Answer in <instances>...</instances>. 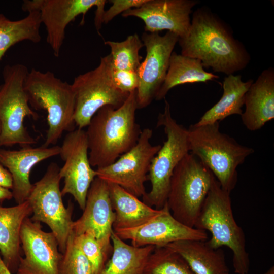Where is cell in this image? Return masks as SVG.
Segmentation results:
<instances>
[{
  "label": "cell",
  "mask_w": 274,
  "mask_h": 274,
  "mask_svg": "<svg viewBox=\"0 0 274 274\" xmlns=\"http://www.w3.org/2000/svg\"><path fill=\"white\" fill-rule=\"evenodd\" d=\"M178 42L181 54L199 60L204 68L227 76L245 68L251 60L232 29L206 6L193 13L187 33Z\"/></svg>",
  "instance_id": "obj_1"
},
{
  "label": "cell",
  "mask_w": 274,
  "mask_h": 274,
  "mask_svg": "<svg viewBox=\"0 0 274 274\" xmlns=\"http://www.w3.org/2000/svg\"><path fill=\"white\" fill-rule=\"evenodd\" d=\"M136 95L133 91L119 108L105 106L91 118L86 133L92 167L110 165L136 144L142 130L135 121Z\"/></svg>",
  "instance_id": "obj_2"
},
{
  "label": "cell",
  "mask_w": 274,
  "mask_h": 274,
  "mask_svg": "<svg viewBox=\"0 0 274 274\" xmlns=\"http://www.w3.org/2000/svg\"><path fill=\"white\" fill-rule=\"evenodd\" d=\"M190 153L196 156L213 174L222 189L230 193L237 181V167L254 152L222 133L219 122L191 125L187 129Z\"/></svg>",
  "instance_id": "obj_3"
},
{
  "label": "cell",
  "mask_w": 274,
  "mask_h": 274,
  "mask_svg": "<svg viewBox=\"0 0 274 274\" xmlns=\"http://www.w3.org/2000/svg\"><path fill=\"white\" fill-rule=\"evenodd\" d=\"M230 194L215 177L194 227L210 232L211 237L207 242L212 248L226 246L231 250L235 273L248 274L250 259L245 236L234 218Z\"/></svg>",
  "instance_id": "obj_4"
},
{
  "label": "cell",
  "mask_w": 274,
  "mask_h": 274,
  "mask_svg": "<svg viewBox=\"0 0 274 274\" xmlns=\"http://www.w3.org/2000/svg\"><path fill=\"white\" fill-rule=\"evenodd\" d=\"M30 106L47 113L46 140L42 145H55L65 131L75 129V95L72 84L50 71L32 68L24 82Z\"/></svg>",
  "instance_id": "obj_5"
},
{
  "label": "cell",
  "mask_w": 274,
  "mask_h": 274,
  "mask_svg": "<svg viewBox=\"0 0 274 274\" xmlns=\"http://www.w3.org/2000/svg\"><path fill=\"white\" fill-rule=\"evenodd\" d=\"M28 72L27 67L21 63L4 67L3 83L0 85V147L18 144L23 148L37 142L24 125L26 117L35 120L39 117L30 107L24 88Z\"/></svg>",
  "instance_id": "obj_6"
},
{
  "label": "cell",
  "mask_w": 274,
  "mask_h": 274,
  "mask_svg": "<svg viewBox=\"0 0 274 274\" xmlns=\"http://www.w3.org/2000/svg\"><path fill=\"white\" fill-rule=\"evenodd\" d=\"M215 176L196 156L187 154L175 168L166 204L173 217L194 227Z\"/></svg>",
  "instance_id": "obj_7"
},
{
  "label": "cell",
  "mask_w": 274,
  "mask_h": 274,
  "mask_svg": "<svg viewBox=\"0 0 274 274\" xmlns=\"http://www.w3.org/2000/svg\"><path fill=\"white\" fill-rule=\"evenodd\" d=\"M162 126L166 140L152 160L148 178L151 189L142 197L143 201L155 209L165 204L173 172L189 152L187 129L177 123L172 117L170 105L165 100L164 112L158 117L157 126Z\"/></svg>",
  "instance_id": "obj_8"
},
{
  "label": "cell",
  "mask_w": 274,
  "mask_h": 274,
  "mask_svg": "<svg viewBox=\"0 0 274 274\" xmlns=\"http://www.w3.org/2000/svg\"><path fill=\"white\" fill-rule=\"evenodd\" d=\"M110 54L101 57L97 67L75 78L72 88L75 95L74 122L79 129L87 127L94 114L102 107H121L130 93L114 85L111 78L113 68Z\"/></svg>",
  "instance_id": "obj_9"
},
{
  "label": "cell",
  "mask_w": 274,
  "mask_h": 274,
  "mask_svg": "<svg viewBox=\"0 0 274 274\" xmlns=\"http://www.w3.org/2000/svg\"><path fill=\"white\" fill-rule=\"evenodd\" d=\"M60 168L56 163H50L43 177L33 184L27 200L32 211L30 219L49 227L57 239L59 251L63 254L72 233L73 207L71 203L66 208L63 204L60 189Z\"/></svg>",
  "instance_id": "obj_10"
},
{
  "label": "cell",
  "mask_w": 274,
  "mask_h": 274,
  "mask_svg": "<svg viewBox=\"0 0 274 274\" xmlns=\"http://www.w3.org/2000/svg\"><path fill=\"white\" fill-rule=\"evenodd\" d=\"M152 130L146 128L140 134L136 144L109 165L96 168L97 177L108 183L116 184L136 196L147 193L144 183L152 159L161 145H152Z\"/></svg>",
  "instance_id": "obj_11"
},
{
  "label": "cell",
  "mask_w": 274,
  "mask_h": 274,
  "mask_svg": "<svg viewBox=\"0 0 274 274\" xmlns=\"http://www.w3.org/2000/svg\"><path fill=\"white\" fill-rule=\"evenodd\" d=\"M107 3L105 0H25L22 9L27 13L40 12L42 24L47 32V42L54 55L58 57L68 24L80 14L83 15L81 23L83 24L86 13L94 7H96L94 23L101 24Z\"/></svg>",
  "instance_id": "obj_12"
},
{
  "label": "cell",
  "mask_w": 274,
  "mask_h": 274,
  "mask_svg": "<svg viewBox=\"0 0 274 274\" xmlns=\"http://www.w3.org/2000/svg\"><path fill=\"white\" fill-rule=\"evenodd\" d=\"M178 39L179 37L170 31L163 36L158 32L143 33L146 56L136 71L139 79L136 90L138 109L147 107L155 98L165 80L169 59Z\"/></svg>",
  "instance_id": "obj_13"
},
{
  "label": "cell",
  "mask_w": 274,
  "mask_h": 274,
  "mask_svg": "<svg viewBox=\"0 0 274 274\" xmlns=\"http://www.w3.org/2000/svg\"><path fill=\"white\" fill-rule=\"evenodd\" d=\"M60 147L59 155L64 163L59 175L64 179L62 196L71 194L84 210L90 186L97 177L96 169L90 163L86 131L75 129L66 134Z\"/></svg>",
  "instance_id": "obj_14"
},
{
  "label": "cell",
  "mask_w": 274,
  "mask_h": 274,
  "mask_svg": "<svg viewBox=\"0 0 274 274\" xmlns=\"http://www.w3.org/2000/svg\"><path fill=\"white\" fill-rule=\"evenodd\" d=\"M20 241L24 257L16 274H59L62 254L52 232L44 231L40 222L28 217L22 225Z\"/></svg>",
  "instance_id": "obj_15"
},
{
  "label": "cell",
  "mask_w": 274,
  "mask_h": 274,
  "mask_svg": "<svg viewBox=\"0 0 274 274\" xmlns=\"http://www.w3.org/2000/svg\"><path fill=\"white\" fill-rule=\"evenodd\" d=\"M114 220L108 184L96 177L88 190L82 216L73 221L72 232L75 235L90 233L108 255L112 251L111 238Z\"/></svg>",
  "instance_id": "obj_16"
},
{
  "label": "cell",
  "mask_w": 274,
  "mask_h": 274,
  "mask_svg": "<svg viewBox=\"0 0 274 274\" xmlns=\"http://www.w3.org/2000/svg\"><path fill=\"white\" fill-rule=\"evenodd\" d=\"M122 239L136 247H163L180 241H207L206 231L185 225L171 214L166 202L158 216L138 227L113 231Z\"/></svg>",
  "instance_id": "obj_17"
},
{
  "label": "cell",
  "mask_w": 274,
  "mask_h": 274,
  "mask_svg": "<svg viewBox=\"0 0 274 274\" xmlns=\"http://www.w3.org/2000/svg\"><path fill=\"white\" fill-rule=\"evenodd\" d=\"M199 3L198 0H147L140 7L129 9L122 16L142 19L146 32L159 33L166 30L179 38L187 33L192 9Z\"/></svg>",
  "instance_id": "obj_18"
},
{
  "label": "cell",
  "mask_w": 274,
  "mask_h": 274,
  "mask_svg": "<svg viewBox=\"0 0 274 274\" xmlns=\"http://www.w3.org/2000/svg\"><path fill=\"white\" fill-rule=\"evenodd\" d=\"M60 147H23L18 150L0 149V163L10 173L13 197L18 204L26 201L33 187L29 176L38 163L59 155Z\"/></svg>",
  "instance_id": "obj_19"
},
{
  "label": "cell",
  "mask_w": 274,
  "mask_h": 274,
  "mask_svg": "<svg viewBox=\"0 0 274 274\" xmlns=\"http://www.w3.org/2000/svg\"><path fill=\"white\" fill-rule=\"evenodd\" d=\"M245 111L241 115L244 125L249 130L262 128L274 118V69L263 70L245 94Z\"/></svg>",
  "instance_id": "obj_20"
},
{
  "label": "cell",
  "mask_w": 274,
  "mask_h": 274,
  "mask_svg": "<svg viewBox=\"0 0 274 274\" xmlns=\"http://www.w3.org/2000/svg\"><path fill=\"white\" fill-rule=\"evenodd\" d=\"M32 213L27 200L14 207H0V254L4 264L12 274L17 272L21 257L22 225Z\"/></svg>",
  "instance_id": "obj_21"
},
{
  "label": "cell",
  "mask_w": 274,
  "mask_h": 274,
  "mask_svg": "<svg viewBox=\"0 0 274 274\" xmlns=\"http://www.w3.org/2000/svg\"><path fill=\"white\" fill-rule=\"evenodd\" d=\"M108 184L115 213L113 231L138 227L162 213L163 208L154 209L121 187L113 183Z\"/></svg>",
  "instance_id": "obj_22"
},
{
  "label": "cell",
  "mask_w": 274,
  "mask_h": 274,
  "mask_svg": "<svg viewBox=\"0 0 274 274\" xmlns=\"http://www.w3.org/2000/svg\"><path fill=\"white\" fill-rule=\"evenodd\" d=\"M166 246L180 254L195 274H229L223 250L207 241H180Z\"/></svg>",
  "instance_id": "obj_23"
},
{
  "label": "cell",
  "mask_w": 274,
  "mask_h": 274,
  "mask_svg": "<svg viewBox=\"0 0 274 274\" xmlns=\"http://www.w3.org/2000/svg\"><path fill=\"white\" fill-rule=\"evenodd\" d=\"M253 79L243 81L240 75H230L223 82V94L219 100L209 109L195 124L202 125L222 121L232 115H242L246 92Z\"/></svg>",
  "instance_id": "obj_24"
},
{
  "label": "cell",
  "mask_w": 274,
  "mask_h": 274,
  "mask_svg": "<svg viewBox=\"0 0 274 274\" xmlns=\"http://www.w3.org/2000/svg\"><path fill=\"white\" fill-rule=\"evenodd\" d=\"M111 239L112 256L100 274H144L148 259L155 247L128 245L114 231Z\"/></svg>",
  "instance_id": "obj_25"
},
{
  "label": "cell",
  "mask_w": 274,
  "mask_h": 274,
  "mask_svg": "<svg viewBox=\"0 0 274 274\" xmlns=\"http://www.w3.org/2000/svg\"><path fill=\"white\" fill-rule=\"evenodd\" d=\"M218 78V76L207 72L199 60L173 51L165 80L155 99L160 100L165 98L169 90L177 85L207 82Z\"/></svg>",
  "instance_id": "obj_26"
},
{
  "label": "cell",
  "mask_w": 274,
  "mask_h": 274,
  "mask_svg": "<svg viewBox=\"0 0 274 274\" xmlns=\"http://www.w3.org/2000/svg\"><path fill=\"white\" fill-rule=\"evenodd\" d=\"M40 13L37 11L17 20H11L0 13V62L8 50L24 41L38 43L41 40Z\"/></svg>",
  "instance_id": "obj_27"
},
{
  "label": "cell",
  "mask_w": 274,
  "mask_h": 274,
  "mask_svg": "<svg viewBox=\"0 0 274 274\" xmlns=\"http://www.w3.org/2000/svg\"><path fill=\"white\" fill-rule=\"evenodd\" d=\"M144 274H195L186 260L167 246L155 247L149 255Z\"/></svg>",
  "instance_id": "obj_28"
},
{
  "label": "cell",
  "mask_w": 274,
  "mask_h": 274,
  "mask_svg": "<svg viewBox=\"0 0 274 274\" xmlns=\"http://www.w3.org/2000/svg\"><path fill=\"white\" fill-rule=\"evenodd\" d=\"M105 45L111 48L114 68L136 72L139 68L142 57L139 54L140 50L144 46L139 36L131 35L123 41L105 42Z\"/></svg>",
  "instance_id": "obj_29"
},
{
  "label": "cell",
  "mask_w": 274,
  "mask_h": 274,
  "mask_svg": "<svg viewBox=\"0 0 274 274\" xmlns=\"http://www.w3.org/2000/svg\"><path fill=\"white\" fill-rule=\"evenodd\" d=\"M59 274H95L90 263L76 243L73 232L62 254Z\"/></svg>",
  "instance_id": "obj_30"
},
{
  "label": "cell",
  "mask_w": 274,
  "mask_h": 274,
  "mask_svg": "<svg viewBox=\"0 0 274 274\" xmlns=\"http://www.w3.org/2000/svg\"><path fill=\"white\" fill-rule=\"evenodd\" d=\"M74 235L76 243L90 263L95 274H100L106 263L108 255L90 233Z\"/></svg>",
  "instance_id": "obj_31"
},
{
  "label": "cell",
  "mask_w": 274,
  "mask_h": 274,
  "mask_svg": "<svg viewBox=\"0 0 274 274\" xmlns=\"http://www.w3.org/2000/svg\"><path fill=\"white\" fill-rule=\"evenodd\" d=\"M111 78L115 87L125 93H130L136 90L139 86V79L136 72L117 70L113 67Z\"/></svg>",
  "instance_id": "obj_32"
},
{
  "label": "cell",
  "mask_w": 274,
  "mask_h": 274,
  "mask_svg": "<svg viewBox=\"0 0 274 274\" xmlns=\"http://www.w3.org/2000/svg\"><path fill=\"white\" fill-rule=\"evenodd\" d=\"M147 0H111L112 5L103 14L102 23L107 24L115 16L126 11L142 6Z\"/></svg>",
  "instance_id": "obj_33"
},
{
  "label": "cell",
  "mask_w": 274,
  "mask_h": 274,
  "mask_svg": "<svg viewBox=\"0 0 274 274\" xmlns=\"http://www.w3.org/2000/svg\"><path fill=\"white\" fill-rule=\"evenodd\" d=\"M12 177L9 170L0 163V186L12 189Z\"/></svg>",
  "instance_id": "obj_34"
},
{
  "label": "cell",
  "mask_w": 274,
  "mask_h": 274,
  "mask_svg": "<svg viewBox=\"0 0 274 274\" xmlns=\"http://www.w3.org/2000/svg\"><path fill=\"white\" fill-rule=\"evenodd\" d=\"M13 197L12 191L9 189L0 186V201L9 200Z\"/></svg>",
  "instance_id": "obj_35"
},
{
  "label": "cell",
  "mask_w": 274,
  "mask_h": 274,
  "mask_svg": "<svg viewBox=\"0 0 274 274\" xmlns=\"http://www.w3.org/2000/svg\"><path fill=\"white\" fill-rule=\"evenodd\" d=\"M0 274H12L4 264L0 254Z\"/></svg>",
  "instance_id": "obj_36"
},
{
  "label": "cell",
  "mask_w": 274,
  "mask_h": 274,
  "mask_svg": "<svg viewBox=\"0 0 274 274\" xmlns=\"http://www.w3.org/2000/svg\"><path fill=\"white\" fill-rule=\"evenodd\" d=\"M264 274H274V266L270 267Z\"/></svg>",
  "instance_id": "obj_37"
},
{
  "label": "cell",
  "mask_w": 274,
  "mask_h": 274,
  "mask_svg": "<svg viewBox=\"0 0 274 274\" xmlns=\"http://www.w3.org/2000/svg\"><path fill=\"white\" fill-rule=\"evenodd\" d=\"M1 125H0V135H1Z\"/></svg>",
  "instance_id": "obj_38"
}]
</instances>
